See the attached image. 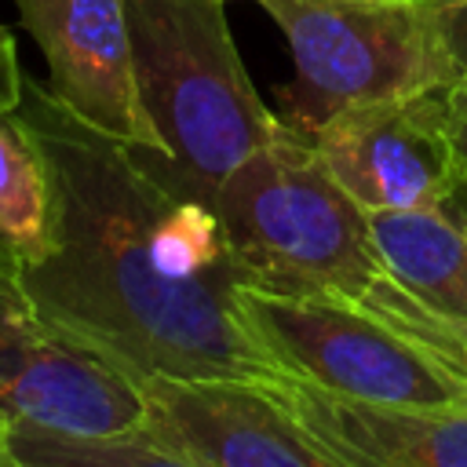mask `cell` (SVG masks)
<instances>
[{"mask_svg": "<svg viewBox=\"0 0 467 467\" xmlns=\"http://www.w3.org/2000/svg\"><path fill=\"white\" fill-rule=\"evenodd\" d=\"M259 390L350 467H467V409L376 405L303 376H281Z\"/></svg>", "mask_w": 467, "mask_h": 467, "instance_id": "30bf717a", "label": "cell"}, {"mask_svg": "<svg viewBox=\"0 0 467 467\" xmlns=\"http://www.w3.org/2000/svg\"><path fill=\"white\" fill-rule=\"evenodd\" d=\"M383 266L423 303L467 317V230L452 204L365 212Z\"/></svg>", "mask_w": 467, "mask_h": 467, "instance_id": "8fae6325", "label": "cell"}, {"mask_svg": "<svg viewBox=\"0 0 467 467\" xmlns=\"http://www.w3.org/2000/svg\"><path fill=\"white\" fill-rule=\"evenodd\" d=\"M285 29L296 77L281 120L314 135L347 106L449 88L460 69L427 0H259Z\"/></svg>", "mask_w": 467, "mask_h": 467, "instance_id": "277c9868", "label": "cell"}, {"mask_svg": "<svg viewBox=\"0 0 467 467\" xmlns=\"http://www.w3.org/2000/svg\"><path fill=\"white\" fill-rule=\"evenodd\" d=\"M128 383L142 398L139 431L201 467H350L255 383L175 376Z\"/></svg>", "mask_w": 467, "mask_h": 467, "instance_id": "ba28073f", "label": "cell"}, {"mask_svg": "<svg viewBox=\"0 0 467 467\" xmlns=\"http://www.w3.org/2000/svg\"><path fill=\"white\" fill-rule=\"evenodd\" d=\"M0 244L22 266H36L58 252L51 175L18 109H0Z\"/></svg>", "mask_w": 467, "mask_h": 467, "instance_id": "7c38bea8", "label": "cell"}, {"mask_svg": "<svg viewBox=\"0 0 467 467\" xmlns=\"http://www.w3.org/2000/svg\"><path fill=\"white\" fill-rule=\"evenodd\" d=\"M452 212L460 215V223H463V230H467V208H460V201H452Z\"/></svg>", "mask_w": 467, "mask_h": 467, "instance_id": "d6986e66", "label": "cell"}, {"mask_svg": "<svg viewBox=\"0 0 467 467\" xmlns=\"http://www.w3.org/2000/svg\"><path fill=\"white\" fill-rule=\"evenodd\" d=\"M241 314L292 376L332 394L376 405L467 409V387L361 303L244 285Z\"/></svg>", "mask_w": 467, "mask_h": 467, "instance_id": "5b68a950", "label": "cell"}, {"mask_svg": "<svg viewBox=\"0 0 467 467\" xmlns=\"http://www.w3.org/2000/svg\"><path fill=\"white\" fill-rule=\"evenodd\" d=\"M135 84L161 153L131 146L175 197L215 208L219 186L274 131L226 22V0H128Z\"/></svg>", "mask_w": 467, "mask_h": 467, "instance_id": "7a4b0ae2", "label": "cell"}, {"mask_svg": "<svg viewBox=\"0 0 467 467\" xmlns=\"http://www.w3.org/2000/svg\"><path fill=\"white\" fill-rule=\"evenodd\" d=\"M310 142L365 212L445 208L467 186L445 124V88L347 106Z\"/></svg>", "mask_w": 467, "mask_h": 467, "instance_id": "52a82bcc", "label": "cell"}, {"mask_svg": "<svg viewBox=\"0 0 467 467\" xmlns=\"http://www.w3.org/2000/svg\"><path fill=\"white\" fill-rule=\"evenodd\" d=\"M215 212L252 288L361 303L387 270L365 208L336 182L310 135L285 120L230 171L215 193Z\"/></svg>", "mask_w": 467, "mask_h": 467, "instance_id": "3957f363", "label": "cell"}, {"mask_svg": "<svg viewBox=\"0 0 467 467\" xmlns=\"http://www.w3.org/2000/svg\"><path fill=\"white\" fill-rule=\"evenodd\" d=\"M11 441L26 467H201L142 431L66 434L36 423H11Z\"/></svg>", "mask_w": 467, "mask_h": 467, "instance_id": "4fadbf2b", "label": "cell"}, {"mask_svg": "<svg viewBox=\"0 0 467 467\" xmlns=\"http://www.w3.org/2000/svg\"><path fill=\"white\" fill-rule=\"evenodd\" d=\"M0 467H26L15 441H11V423L7 420H0Z\"/></svg>", "mask_w": 467, "mask_h": 467, "instance_id": "ac0fdd59", "label": "cell"}, {"mask_svg": "<svg viewBox=\"0 0 467 467\" xmlns=\"http://www.w3.org/2000/svg\"><path fill=\"white\" fill-rule=\"evenodd\" d=\"M0 420L66 434H124L142 423L139 390L44 321L7 244H0Z\"/></svg>", "mask_w": 467, "mask_h": 467, "instance_id": "8992f818", "label": "cell"}, {"mask_svg": "<svg viewBox=\"0 0 467 467\" xmlns=\"http://www.w3.org/2000/svg\"><path fill=\"white\" fill-rule=\"evenodd\" d=\"M361 306L467 387V317H456L423 303L390 270H383L368 285V292L361 296Z\"/></svg>", "mask_w": 467, "mask_h": 467, "instance_id": "5bb4252c", "label": "cell"}, {"mask_svg": "<svg viewBox=\"0 0 467 467\" xmlns=\"http://www.w3.org/2000/svg\"><path fill=\"white\" fill-rule=\"evenodd\" d=\"M15 7L47 58V91L84 124L161 153L135 84L128 0H15Z\"/></svg>", "mask_w": 467, "mask_h": 467, "instance_id": "9c48e42d", "label": "cell"}, {"mask_svg": "<svg viewBox=\"0 0 467 467\" xmlns=\"http://www.w3.org/2000/svg\"><path fill=\"white\" fill-rule=\"evenodd\" d=\"M55 190L58 252L26 270L44 321L124 379L292 376L241 314L244 277L212 204L175 197L128 142L84 124L47 88L22 80Z\"/></svg>", "mask_w": 467, "mask_h": 467, "instance_id": "6da1fadb", "label": "cell"}, {"mask_svg": "<svg viewBox=\"0 0 467 467\" xmlns=\"http://www.w3.org/2000/svg\"><path fill=\"white\" fill-rule=\"evenodd\" d=\"M456 69H467V0H427Z\"/></svg>", "mask_w": 467, "mask_h": 467, "instance_id": "9a60e30c", "label": "cell"}, {"mask_svg": "<svg viewBox=\"0 0 467 467\" xmlns=\"http://www.w3.org/2000/svg\"><path fill=\"white\" fill-rule=\"evenodd\" d=\"M22 66H18V47L7 26H0V109H18L22 102Z\"/></svg>", "mask_w": 467, "mask_h": 467, "instance_id": "e0dca14e", "label": "cell"}, {"mask_svg": "<svg viewBox=\"0 0 467 467\" xmlns=\"http://www.w3.org/2000/svg\"><path fill=\"white\" fill-rule=\"evenodd\" d=\"M445 124H449L452 150L467 171V69L445 88Z\"/></svg>", "mask_w": 467, "mask_h": 467, "instance_id": "2e32d148", "label": "cell"}]
</instances>
